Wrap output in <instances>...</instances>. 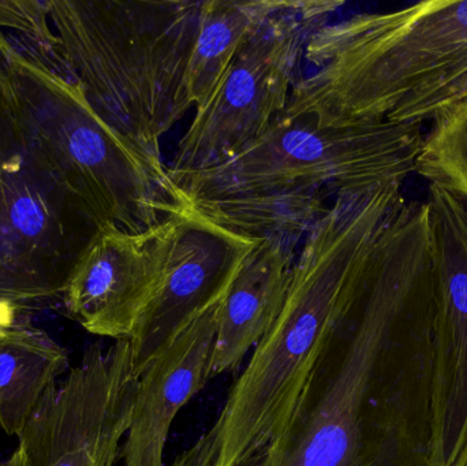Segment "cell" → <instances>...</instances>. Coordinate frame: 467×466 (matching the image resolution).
<instances>
[{
  "mask_svg": "<svg viewBox=\"0 0 467 466\" xmlns=\"http://www.w3.org/2000/svg\"><path fill=\"white\" fill-rule=\"evenodd\" d=\"M406 205L402 183L340 192L305 238L285 305L213 427L170 466H261L357 295L379 240Z\"/></svg>",
  "mask_w": 467,
  "mask_h": 466,
  "instance_id": "1",
  "label": "cell"
},
{
  "mask_svg": "<svg viewBox=\"0 0 467 466\" xmlns=\"http://www.w3.org/2000/svg\"><path fill=\"white\" fill-rule=\"evenodd\" d=\"M430 223L406 202L379 240L357 295L261 466H369V415L389 344L432 306Z\"/></svg>",
  "mask_w": 467,
  "mask_h": 466,
  "instance_id": "2",
  "label": "cell"
},
{
  "mask_svg": "<svg viewBox=\"0 0 467 466\" xmlns=\"http://www.w3.org/2000/svg\"><path fill=\"white\" fill-rule=\"evenodd\" d=\"M0 82L27 147L96 226L139 234L191 207L166 164L112 129L29 38L0 30Z\"/></svg>",
  "mask_w": 467,
  "mask_h": 466,
  "instance_id": "3",
  "label": "cell"
},
{
  "mask_svg": "<svg viewBox=\"0 0 467 466\" xmlns=\"http://www.w3.org/2000/svg\"><path fill=\"white\" fill-rule=\"evenodd\" d=\"M202 2H48L57 36L51 59L112 129L158 164L164 134L194 109L188 71Z\"/></svg>",
  "mask_w": 467,
  "mask_h": 466,
  "instance_id": "4",
  "label": "cell"
},
{
  "mask_svg": "<svg viewBox=\"0 0 467 466\" xmlns=\"http://www.w3.org/2000/svg\"><path fill=\"white\" fill-rule=\"evenodd\" d=\"M283 115L321 128L379 122L467 63V0L421 2L327 22L310 35Z\"/></svg>",
  "mask_w": 467,
  "mask_h": 466,
  "instance_id": "5",
  "label": "cell"
},
{
  "mask_svg": "<svg viewBox=\"0 0 467 466\" xmlns=\"http://www.w3.org/2000/svg\"><path fill=\"white\" fill-rule=\"evenodd\" d=\"M424 140L420 123L379 120L321 128L309 118L282 114L226 163L170 177L189 204L293 191L337 194L402 183L417 171Z\"/></svg>",
  "mask_w": 467,
  "mask_h": 466,
  "instance_id": "6",
  "label": "cell"
},
{
  "mask_svg": "<svg viewBox=\"0 0 467 466\" xmlns=\"http://www.w3.org/2000/svg\"><path fill=\"white\" fill-rule=\"evenodd\" d=\"M345 5L291 0L236 54L180 140L170 174L205 171L260 139L285 111L310 35Z\"/></svg>",
  "mask_w": 467,
  "mask_h": 466,
  "instance_id": "7",
  "label": "cell"
},
{
  "mask_svg": "<svg viewBox=\"0 0 467 466\" xmlns=\"http://www.w3.org/2000/svg\"><path fill=\"white\" fill-rule=\"evenodd\" d=\"M98 226L27 147L0 82V301L62 295Z\"/></svg>",
  "mask_w": 467,
  "mask_h": 466,
  "instance_id": "8",
  "label": "cell"
},
{
  "mask_svg": "<svg viewBox=\"0 0 467 466\" xmlns=\"http://www.w3.org/2000/svg\"><path fill=\"white\" fill-rule=\"evenodd\" d=\"M137 386L129 339L88 347L78 366L46 391L18 435L24 466H115Z\"/></svg>",
  "mask_w": 467,
  "mask_h": 466,
  "instance_id": "9",
  "label": "cell"
},
{
  "mask_svg": "<svg viewBox=\"0 0 467 466\" xmlns=\"http://www.w3.org/2000/svg\"><path fill=\"white\" fill-rule=\"evenodd\" d=\"M432 366L427 466H450L467 438V199L430 183Z\"/></svg>",
  "mask_w": 467,
  "mask_h": 466,
  "instance_id": "10",
  "label": "cell"
},
{
  "mask_svg": "<svg viewBox=\"0 0 467 466\" xmlns=\"http://www.w3.org/2000/svg\"><path fill=\"white\" fill-rule=\"evenodd\" d=\"M257 243L191 207L170 219L158 285L129 339L137 377L192 323L222 305Z\"/></svg>",
  "mask_w": 467,
  "mask_h": 466,
  "instance_id": "11",
  "label": "cell"
},
{
  "mask_svg": "<svg viewBox=\"0 0 467 466\" xmlns=\"http://www.w3.org/2000/svg\"><path fill=\"white\" fill-rule=\"evenodd\" d=\"M169 221L139 234L99 226L63 286L68 316L95 336L130 339L161 276Z\"/></svg>",
  "mask_w": 467,
  "mask_h": 466,
  "instance_id": "12",
  "label": "cell"
},
{
  "mask_svg": "<svg viewBox=\"0 0 467 466\" xmlns=\"http://www.w3.org/2000/svg\"><path fill=\"white\" fill-rule=\"evenodd\" d=\"M219 309L192 323L140 374L122 466H166L164 449L175 418L215 378Z\"/></svg>",
  "mask_w": 467,
  "mask_h": 466,
  "instance_id": "13",
  "label": "cell"
},
{
  "mask_svg": "<svg viewBox=\"0 0 467 466\" xmlns=\"http://www.w3.org/2000/svg\"><path fill=\"white\" fill-rule=\"evenodd\" d=\"M298 252L258 241L219 309L213 377L238 369L282 312Z\"/></svg>",
  "mask_w": 467,
  "mask_h": 466,
  "instance_id": "14",
  "label": "cell"
},
{
  "mask_svg": "<svg viewBox=\"0 0 467 466\" xmlns=\"http://www.w3.org/2000/svg\"><path fill=\"white\" fill-rule=\"evenodd\" d=\"M67 369V352L46 331L18 323L0 330V430L18 438Z\"/></svg>",
  "mask_w": 467,
  "mask_h": 466,
  "instance_id": "15",
  "label": "cell"
},
{
  "mask_svg": "<svg viewBox=\"0 0 467 466\" xmlns=\"http://www.w3.org/2000/svg\"><path fill=\"white\" fill-rule=\"evenodd\" d=\"M291 0H202L188 71L194 109L202 106L244 44Z\"/></svg>",
  "mask_w": 467,
  "mask_h": 466,
  "instance_id": "16",
  "label": "cell"
},
{
  "mask_svg": "<svg viewBox=\"0 0 467 466\" xmlns=\"http://www.w3.org/2000/svg\"><path fill=\"white\" fill-rule=\"evenodd\" d=\"M324 191H293L191 202V208L234 234L276 241L299 252L312 227L328 211Z\"/></svg>",
  "mask_w": 467,
  "mask_h": 466,
  "instance_id": "17",
  "label": "cell"
},
{
  "mask_svg": "<svg viewBox=\"0 0 467 466\" xmlns=\"http://www.w3.org/2000/svg\"><path fill=\"white\" fill-rule=\"evenodd\" d=\"M416 172L467 199V98L433 119Z\"/></svg>",
  "mask_w": 467,
  "mask_h": 466,
  "instance_id": "18",
  "label": "cell"
},
{
  "mask_svg": "<svg viewBox=\"0 0 467 466\" xmlns=\"http://www.w3.org/2000/svg\"><path fill=\"white\" fill-rule=\"evenodd\" d=\"M467 98V63L403 101L387 120L420 123L435 119Z\"/></svg>",
  "mask_w": 467,
  "mask_h": 466,
  "instance_id": "19",
  "label": "cell"
},
{
  "mask_svg": "<svg viewBox=\"0 0 467 466\" xmlns=\"http://www.w3.org/2000/svg\"><path fill=\"white\" fill-rule=\"evenodd\" d=\"M0 30H14L52 57L57 44L48 2H0Z\"/></svg>",
  "mask_w": 467,
  "mask_h": 466,
  "instance_id": "20",
  "label": "cell"
},
{
  "mask_svg": "<svg viewBox=\"0 0 467 466\" xmlns=\"http://www.w3.org/2000/svg\"><path fill=\"white\" fill-rule=\"evenodd\" d=\"M19 306L7 301H0V330L16 323V312Z\"/></svg>",
  "mask_w": 467,
  "mask_h": 466,
  "instance_id": "21",
  "label": "cell"
},
{
  "mask_svg": "<svg viewBox=\"0 0 467 466\" xmlns=\"http://www.w3.org/2000/svg\"><path fill=\"white\" fill-rule=\"evenodd\" d=\"M450 466H467V438L465 443L462 445V448H461V450L458 451L454 461H452Z\"/></svg>",
  "mask_w": 467,
  "mask_h": 466,
  "instance_id": "22",
  "label": "cell"
}]
</instances>
